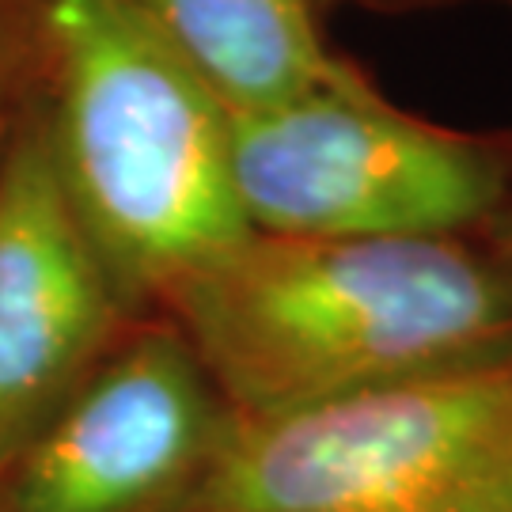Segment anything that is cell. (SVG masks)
Here are the masks:
<instances>
[{"label": "cell", "mask_w": 512, "mask_h": 512, "mask_svg": "<svg viewBox=\"0 0 512 512\" xmlns=\"http://www.w3.org/2000/svg\"><path fill=\"white\" fill-rule=\"evenodd\" d=\"M236 418L512 365V255L456 236H251L171 296Z\"/></svg>", "instance_id": "obj_1"}, {"label": "cell", "mask_w": 512, "mask_h": 512, "mask_svg": "<svg viewBox=\"0 0 512 512\" xmlns=\"http://www.w3.org/2000/svg\"><path fill=\"white\" fill-rule=\"evenodd\" d=\"M50 145L114 293L175 296L255 236L232 179V114L126 0H50Z\"/></svg>", "instance_id": "obj_2"}, {"label": "cell", "mask_w": 512, "mask_h": 512, "mask_svg": "<svg viewBox=\"0 0 512 512\" xmlns=\"http://www.w3.org/2000/svg\"><path fill=\"white\" fill-rule=\"evenodd\" d=\"M175 512H512V365L236 418Z\"/></svg>", "instance_id": "obj_3"}, {"label": "cell", "mask_w": 512, "mask_h": 512, "mask_svg": "<svg viewBox=\"0 0 512 512\" xmlns=\"http://www.w3.org/2000/svg\"><path fill=\"white\" fill-rule=\"evenodd\" d=\"M232 179L258 236H456L505 198L490 148L418 122L372 88L232 114Z\"/></svg>", "instance_id": "obj_4"}, {"label": "cell", "mask_w": 512, "mask_h": 512, "mask_svg": "<svg viewBox=\"0 0 512 512\" xmlns=\"http://www.w3.org/2000/svg\"><path fill=\"white\" fill-rule=\"evenodd\" d=\"M228 425L183 334L148 330L95 365L12 467V512H175Z\"/></svg>", "instance_id": "obj_5"}, {"label": "cell", "mask_w": 512, "mask_h": 512, "mask_svg": "<svg viewBox=\"0 0 512 512\" xmlns=\"http://www.w3.org/2000/svg\"><path fill=\"white\" fill-rule=\"evenodd\" d=\"M114 308L50 129L19 133L0 164V475L88 380Z\"/></svg>", "instance_id": "obj_6"}, {"label": "cell", "mask_w": 512, "mask_h": 512, "mask_svg": "<svg viewBox=\"0 0 512 512\" xmlns=\"http://www.w3.org/2000/svg\"><path fill=\"white\" fill-rule=\"evenodd\" d=\"M228 107L266 110L311 92L365 88L319 35L311 0H126Z\"/></svg>", "instance_id": "obj_7"}]
</instances>
